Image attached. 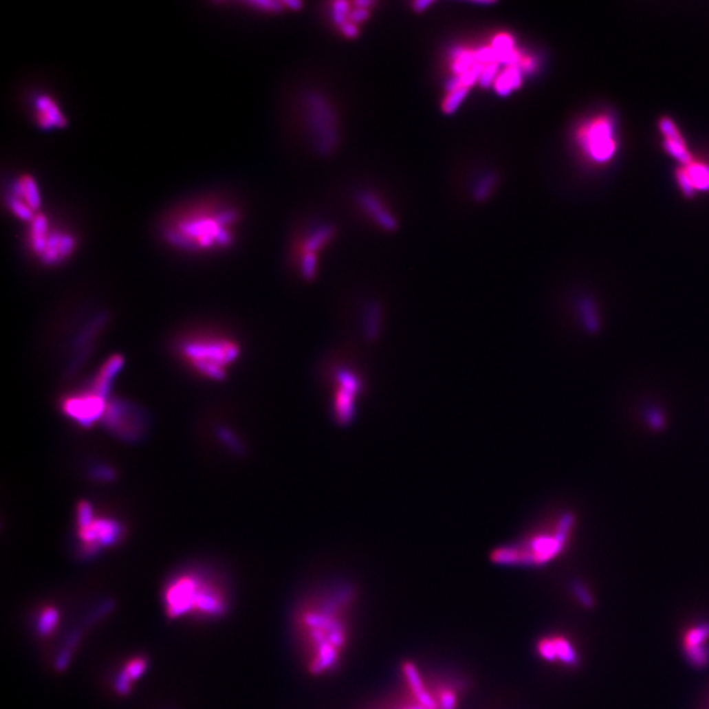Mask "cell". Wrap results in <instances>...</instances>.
Returning <instances> with one entry per match:
<instances>
[{"label": "cell", "instance_id": "1", "mask_svg": "<svg viewBox=\"0 0 709 709\" xmlns=\"http://www.w3.org/2000/svg\"><path fill=\"white\" fill-rule=\"evenodd\" d=\"M358 599L353 585L338 580L307 596L296 609V638L305 667L313 677L330 675L345 662Z\"/></svg>", "mask_w": 709, "mask_h": 709}, {"label": "cell", "instance_id": "2", "mask_svg": "<svg viewBox=\"0 0 709 709\" xmlns=\"http://www.w3.org/2000/svg\"><path fill=\"white\" fill-rule=\"evenodd\" d=\"M242 215L232 204L189 205L164 222L162 238L170 247L187 254H209L228 250L235 242Z\"/></svg>", "mask_w": 709, "mask_h": 709}, {"label": "cell", "instance_id": "3", "mask_svg": "<svg viewBox=\"0 0 709 709\" xmlns=\"http://www.w3.org/2000/svg\"><path fill=\"white\" fill-rule=\"evenodd\" d=\"M466 681L457 675L426 674L413 661L401 666L397 688L368 709H459Z\"/></svg>", "mask_w": 709, "mask_h": 709}, {"label": "cell", "instance_id": "4", "mask_svg": "<svg viewBox=\"0 0 709 709\" xmlns=\"http://www.w3.org/2000/svg\"><path fill=\"white\" fill-rule=\"evenodd\" d=\"M574 525L576 516L565 512L547 530H538L495 548L492 553V563L505 566H544L567 547Z\"/></svg>", "mask_w": 709, "mask_h": 709}, {"label": "cell", "instance_id": "5", "mask_svg": "<svg viewBox=\"0 0 709 709\" xmlns=\"http://www.w3.org/2000/svg\"><path fill=\"white\" fill-rule=\"evenodd\" d=\"M164 606L171 619L188 613L217 619L226 612V599L215 583L199 574L187 573L168 583L164 591Z\"/></svg>", "mask_w": 709, "mask_h": 709}, {"label": "cell", "instance_id": "6", "mask_svg": "<svg viewBox=\"0 0 709 709\" xmlns=\"http://www.w3.org/2000/svg\"><path fill=\"white\" fill-rule=\"evenodd\" d=\"M179 356L197 375L221 381L241 356V346L219 334H193L180 340Z\"/></svg>", "mask_w": 709, "mask_h": 709}, {"label": "cell", "instance_id": "7", "mask_svg": "<svg viewBox=\"0 0 709 709\" xmlns=\"http://www.w3.org/2000/svg\"><path fill=\"white\" fill-rule=\"evenodd\" d=\"M28 225L27 243L33 257L43 265H61L73 257L78 245L74 234L52 228L44 213H39Z\"/></svg>", "mask_w": 709, "mask_h": 709}, {"label": "cell", "instance_id": "8", "mask_svg": "<svg viewBox=\"0 0 709 709\" xmlns=\"http://www.w3.org/2000/svg\"><path fill=\"white\" fill-rule=\"evenodd\" d=\"M305 120L314 149L320 155L331 154L339 142L338 117L333 104L318 89L304 95Z\"/></svg>", "mask_w": 709, "mask_h": 709}, {"label": "cell", "instance_id": "9", "mask_svg": "<svg viewBox=\"0 0 709 709\" xmlns=\"http://www.w3.org/2000/svg\"><path fill=\"white\" fill-rule=\"evenodd\" d=\"M76 525L82 554L86 557L115 545L124 535V527L120 521L96 515L92 505L86 501L76 507Z\"/></svg>", "mask_w": 709, "mask_h": 709}, {"label": "cell", "instance_id": "10", "mask_svg": "<svg viewBox=\"0 0 709 709\" xmlns=\"http://www.w3.org/2000/svg\"><path fill=\"white\" fill-rule=\"evenodd\" d=\"M330 378L334 418L340 424H347L356 415L358 400L364 388L362 376L348 365L338 364L334 367Z\"/></svg>", "mask_w": 709, "mask_h": 709}, {"label": "cell", "instance_id": "11", "mask_svg": "<svg viewBox=\"0 0 709 709\" xmlns=\"http://www.w3.org/2000/svg\"><path fill=\"white\" fill-rule=\"evenodd\" d=\"M147 418L142 410L121 400H109L102 423L124 441H135L145 433Z\"/></svg>", "mask_w": 709, "mask_h": 709}, {"label": "cell", "instance_id": "12", "mask_svg": "<svg viewBox=\"0 0 709 709\" xmlns=\"http://www.w3.org/2000/svg\"><path fill=\"white\" fill-rule=\"evenodd\" d=\"M8 210L17 219L30 223L41 213L43 196L36 179L32 175H21L14 179L6 197Z\"/></svg>", "mask_w": 709, "mask_h": 709}, {"label": "cell", "instance_id": "13", "mask_svg": "<svg viewBox=\"0 0 709 709\" xmlns=\"http://www.w3.org/2000/svg\"><path fill=\"white\" fill-rule=\"evenodd\" d=\"M108 402V397H104L88 386L85 391H76L65 397L61 408L69 419L74 420L82 427L89 428L96 422L102 420Z\"/></svg>", "mask_w": 709, "mask_h": 709}, {"label": "cell", "instance_id": "14", "mask_svg": "<svg viewBox=\"0 0 709 709\" xmlns=\"http://www.w3.org/2000/svg\"><path fill=\"white\" fill-rule=\"evenodd\" d=\"M612 137V128L607 118H598L582 133V142L593 160L606 162L616 149Z\"/></svg>", "mask_w": 709, "mask_h": 709}, {"label": "cell", "instance_id": "15", "mask_svg": "<svg viewBox=\"0 0 709 709\" xmlns=\"http://www.w3.org/2000/svg\"><path fill=\"white\" fill-rule=\"evenodd\" d=\"M681 649L686 659L696 667L703 668L709 664V622L695 624L688 628L681 638Z\"/></svg>", "mask_w": 709, "mask_h": 709}, {"label": "cell", "instance_id": "16", "mask_svg": "<svg viewBox=\"0 0 709 709\" xmlns=\"http://www.w3.org/2000/svg\"><path fill=\"white\" fill-rule=\"evenodd\" d=\"M32 113L34 124L44 131L63 129L67 127V118L56 99L45 92L33 96Z\"/></svg>", "mask_w": 709, "mask_h": 709}, {"label": "cell", "instance_id": "17", "mask_svg": "<svg viewBox=\"0 0 709 709\" xmlns=\"http://www.w3.org/2000/svg\"><path fill=\"white\" fill-rule=\"evenodd\" d=\"M537 654L550 664H563L565 666H577L578 653L571 642L563 636H545L536 644Z\"/></svg>", "mask_w": 709, "mask_h": 709}, {"label": "cell", "instance_id": "18", "mask_svg": "<svg viewBox=\"0 0 709 709\" xmlns=\"http://www.w3.org/2000/svg\"><path fill=\"white\" fill-rule=\"evenodd\" d=\"M359 204L362 209L369 215L377 225L385 232H394L398 228L397 218L391 215L388 208L381 203V200L372 192L362 190L359 195Z\"/></svg>", "mask_w": 709, "mask_h": 709}, {"label": "cell", "instance_id": "19", "mask_svg": "<svg viewBox=\"0 0 709 709\" xmlns=\"http://www.w3.org/2000/svg\"><path fill=\"white\" fill-rule=\"evenodd\" d=\"M678 180L686 193H692L694 189H709V168L690 163L688 167L679 170Z\"/></svg>", "mask_w": 709, "mask_h": 709}, {"label": "cell", "instance_id": "20", "mask_svg": "<svg viewBox=\"0 0 709 709\" xmlns=\"http://www.w3.org/2000/svg\"><path fill=\"white\" fill-rule=\"evenodd\" d=\"M661 129L665 133L666 135V149L668 150V153L677 158V160H681L683 163L686 164H690L691 163V157L684 146V142L680 137L679 133L677 131V128L674 127V124L668 120H664L662 124H661Z\"/></svg>", "mask_w": 709, "mask_h": 709}, {"label": "cell", "instance_id": "21", "mask_svg": "<svg viewBox=\"0 0 709 709\" xmlns=\"http://www.w3.org/2000/svg\"><path fill=\"white\" fill-rule=\"evenodd\" d=\"M147 667V661L145 658L137 657L128 661V664L121 670L120 675L117 677L116 691L118 694L125 695L129 692L133 680L138 679Z\"/></svg>", "mask_w": 709, "mask_h": 709}, {"label": "cell", "instance_id": "22", "mask_svg": "<svg viewBox=\"0 0 709 709\" xmlns=\"http://www.w3.org/2000/svg\"><path fill=\"white\" fill-rule=\"evenodd\" d=\"M523 78L524 73L519 65L508 66L503 73L498 75L494 83V89L499 96H508L512 91L521 87Z\"/></svg>", "mask_w": 709, "mask_h": 709}, {"label": "cell", "instance_id": "23", "mask_svg": "<svg viewBox=\"0 0 709 709\" xmlns=\"http://www.w3.org/2000/svg\"><path fill=\"white\" fill-rule=\"evenodd\" d=\"M450 57L453 59L452 72L455 74V76L465 75V74L470 72L477 65V61H476V57H475V52L466 50V49H463L461 46H455L450 50Z\"/></svg>", "mask_w": 709, "mask_h": 709}, {"label": "cell", "instance_id": "24", "mask_svg": "<svg viewBox=\"0 0 709 709\" xmlns=\"http://www.w3.org/2000/svg\"><path fill=\"white\" fill-rule=\"evenodd\" d=\"M334 235L331 226H319L316 230L310 232L304 242V252L317 254L322 247L325 246Z\"/></svg>", "mask_w": 709, "mask_h": 709}, {"label": "cell", "instance_id": "25", "mask_svg": "<svg viewBox=\"0 0 709 709\" xmlns=\"http://www.w3.org/2000/svg\"><path fill=\"white\" fill-rule=\"evenodd\" d=\"M58 611L54 607H45L37 619V632L43 637L50 636L58 624Z\"/></svg>", "mask_w": 709, "mask_h": 709}, {"label": "cell", "instance_id": "26", "mask_svg": "<svg viewBox=\"0 0 709 709\" xmlns=\"http://www.w3.org/2000/svg\"><path fill=\"white\" fill-rule=\"evenodd\" d=\"M495 183H497V175L489 171V173H485L483 175H481L478 177L475 187H473V197L476 201H485L490 195H492V189L495 187Z\"/></svg>", "mask_w": 709, "mask_h": 709}, {"label": "cell", "instance_id": "27", "mask_svg": "<svg viewBox=\"0 0 709 709\" xmlns=\"http://www.w3.org/2000/svg\"><path fill=\"white\" fill-rule=\"evenodd\" d=\"M298 267H300V274L304 277L305 280H309V281L313 280L317 276V271H318V257H317V254L303 252Z\"/></svg>", "mask_w": 709, "mask_h": 709}, {"label": "cell", "instance_id": "28", "mask_svg": "<svg viewBox=\"0 0 709 709\" xmlns=\"http://www.w3.org/2000/svg\"><path fill=\"white\" fill-rule=\"evenodd\" d=\"M469 94V88H460L457 91H453L448 94L446 100L443 102V112L446 115H453L459 111V108L463 105L466 96Z\"/></svg>", "mask_w": 709, "mask_h": 709}, {"label": "cell", "instance_id": "29", "mask_svg": "<svg viewBox=\"0 0 709 709\" xmlns=\"http://www.w3.org/2000/svg\"><path fill=\"white\" fill-rule=\"evenodd\" d=\"M349 14H351L349 3L345 0L334 1L333 6H331V19H333L334 24H336L338 27L342 28L346 23L349 21Z\"/></svg>", "mask_w": 709, "mask_h": 709}, {"label": "cell", "instance_id": "30", "mask_svg": "<svg viewBox=\"0 0 709 709\" xmlns=\"http://www.w3.org/2000/svg\"><path fill=\"white\" fill-rule=\"evenodd\" d=\"M246 4L252 10L265 12V14H281L287 10L284 1H270V0L261 1L259 0V1H247Z\"/></svg>", "mask_w": 709, "mask_h": 709}, {"label": "cell", "instance_id": "31", "mask_svg": "<svg viewBox=\"0 0 709 709\" xmlns=\"http://www.w3.org/2000/svg\"><path fill=\"white\" fill-rule=\"evenodd\" d=\"M645 422L648 426L654 431H661L665 428L666 418L664 411L658 407H651L646 410L645 414Z\"/></svg>", "mask_w": 709, "mask_h": 709}, {"label": "cell", "instance_id": "32", "mask_svg": "<svg viewBox=\"0 0 709 709\" xmlns=\"http://www.w3.org/2000/svg\"><path fill=\"white\" fill-rule=\"evenodd\" d=\"M499 67H501V63L499 62H494L490 65H486L485 69H483V73L479 78V86L482 88H490L494 87V83L499 75Z\"/></svg>", "mask_w": 709, "mask_h": 709}, {"label": "cell", "instance_id": "33", "mask_svg": "<svg viewBox=\"0 0 709 709\" xmlns=\"http://www.w3.org/2000/svg\"><path fill=\"white\" fill-rule=\"evenodd\" d=\"M371 16V10H364V8H358L355 7L353 10H351V14H349V21L353 23V24H362L365 23Z\"/></svg>", "mask_w": 709, "mask_h": 709}, {"label": "cell", "instance_id": "34", "mask_svg": "<svg viewBox=\"0 0 709 709\" xmlns=\"http://www.w3.org/2000/svg\"><path fill=\"white\" fill-rule=\"evenodd\" d=\"M574 591H576L577 598L582 602V604H585L586 607H591L593 606V598L590 595L589 590L585 586H582L580 583L576 585Z\"/></svg>", "mask_w": 709, "mask_h": 709}, {"label": "cell", "instance_id": "35", "mask_svg": "<svg viewBox=\"0 0 709 709\" xmlns=\"http://www.w3.org/2000/svg\"><path fill=\"white\" fill-rule=\"evenodd\" d=\"M340 30H342L343 36H345V37H347V39H356V37L359 36V33H360L359 27H358L356 24L351 23V21L346 23V24L340 28Z\"/></svg>", "mask_w": 709, "mask_h": 709}, {"label": "cell", "instance_id": "36", "mask_svg": "<svg viewBox=\"0 0 709 709\" xmlns=\"http://www.w3.org/2000/svg\"><path fill=\"white\" fill-rule=\"evenodd\" d=\"M434 1L433 0H418L413 4V10L417 12V14H423L427 11V8L433 7Z\"/></svg>", "mask_w": 709, "mask_h": 709}, {"label": "cell", "instance_id": "37", "mask_svg": "<svg viewBox=\"0 0 709 709\" xmlns=\"http://www.w3.org/2000/svg\"><path fill=\"white\" fill-rule=\"evenodd\" d=\"M284 4H285L287 11H301L304 7V3H301L298 0H285Z\"/></svg>", "mask_w": 709, "mask_h": 709}, {"label": "cell", "instance_id": "38", "mask_svg": "<svg viewBox=\"0 0 709 709\" xmlns=\"http://www.w3.org/2000/svg\"><path fill=\"white\" fill-rule=\"evenodd\" d=\"M353 6L358 7V8L371 10L373 6H376V1H372V0H356V1H353Z\"/></svg>", "mask_w": 709, "mask_h": 709}, {"label": "cell", "instance_id": "39", "mask_svg": "<svg viewBox=\"0 0 709 709\" xmlns=\"http://www.w3.org/2000/svg\"><path fill=\"white\" fill-rule=\"evenodd\" d=\"M475 6H494L495 1H472Z\"/></svg>", "mask_w": 709, "mask_h": 709}]
</instances>
